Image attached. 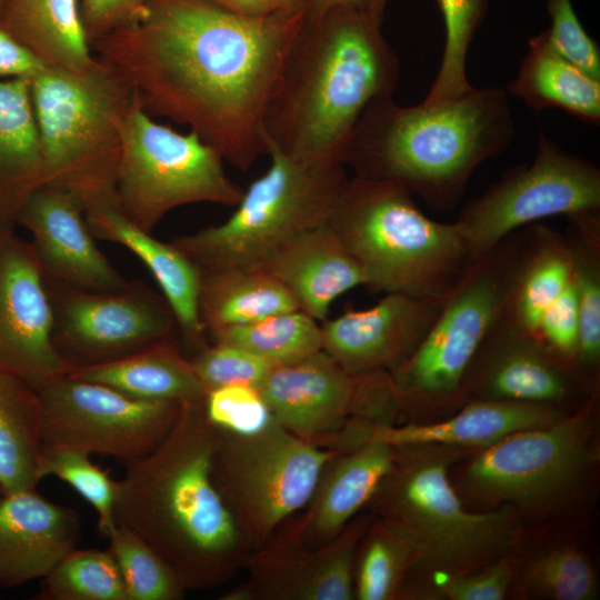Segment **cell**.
<instances>
[{
    "label": "cell",
    "instance_id": "cell-24",
    "mask_svg": "<svg viewBox=\"0 0 600 600\" xmlns=\"http://www.w3.org/2000/svg\"><path fill=\"white\" fill-rule=\"evenodd\" d=\"M566 411L554 407L470 399L452 417L430 423L370 426L363 441H380L394 448L443 446L482 449L518 431L550 424Z\"/></svg>",
    "mask_w": 600,
    "mask_h": 600
},
{
    "label": "cell",
    "instance_id": "cell-33",
    "mask_svg": "<svg viewBox=\"0 0 600 600\" xmlns=\"http://www.w3.org/2000/svg\"><path fill=\"white\" fill-rule=\"evenodd\" d=\"M199 316L206 333L299 309L269 273L250 268L200 272Z\"/></svg>",
    "mask_w": 600,
    "mask_h": 600
},
{
    "label": "cell",
    "instance_id": "cell-3",
    "mask_svg": "<svg viewBox=\"0 0 600 600\" xmlns=\"http://www.w3.org/2000/svg\"><path fill=\"white\" fill-rule=\"evenodd\" d=\"M399 79V58L368 12L306 17L269 99L264 139L302 162L341 163L363 110Z\"/></svg>",
    "mask_w": 600,
    "mask_h": 600
},
{
    "label": "cell",
    "instance_id": "cell-49",
    "mask_svg": "<svg viewBox=\"0 0 600 600\" xmlns=\"http://www.w3.org/2000/svg\"><path fill=\"white\" fill-rule=\"evenodd\" d=\"M223 8L247 17H270L304 9V0H211Z\"/></svg>",
    "mask_w": 600,
    "mask_h": 600
},
{
    "label": "cell",
    "instance_id": "cell-18",
    "mask_svg": "<svg viewBox=\"0 0 600 600\" xmlns=\"http://www.w3.org/2000/svg\"><path fill=\"white\" fill-rule=\"evenodd\" d=\"M52 308L31 244L0 232V370L36 387L74 370L52 341Z\"/></svg>",
    "mask_w": 600,
    "mask_h": 600
},
{
    "label": "cell",
    "instance_id": "cell-41",
    "mask_svg": "<svg viewBox=\"0 0 600 600\" xmlns=\"http://www.w3.org/2000/svg\"><path fill=\"white\" fill-rule=\"evenodd\" d=\"M54 476L70 484L98 514L100 532L108 537L117 526V482L109 472L91 462L89 454L64 447L43 449L41 477Z\"/></svg>",
    "mask_w": 600,
    "mask_h": 600
},
{
    "label": "cell",
    "instance_id": "cell-42",
    "mask_svg": "<svg viewBox=\"0 0 600 600\" xmlns=\"http://www.w3.org/2000/svg\"><path fill=\"white\" fill-rule=\"evenodd\" d=\"M188 358L207 392L238 383L258 387L273 367L244 349L224 343L208 342Z\"/></svg>",
    "mask_w": 600,
    "mask_h": 600
},
{
    "label": "cell",
    "instance_id": "cell-8",
    "mask_svg": "<svg viewBox=\"0 0 600 600\" xmlns=\"http://www.w3.org/2000/svg\"><path fill=\"white\" fill-rule=\"evenodd\" d=\"M266 140L270 164L222 223L173 238L200 272L256 269L299 236L328 222L348 179L341 163H307Z\"/></svg>",
    "mask_w": 600,
    "mask_h": 600
},
{
    "label": "cell",
    "instance_id": "cell-31",
    "mask_svg": "<svg viewBox=\"0 0 600 600\" xmlns=\"http://www.w3.org/2000/svg\"><path fill=\"white\" fill-rule=\"evenodd\" d=\"M506 91L534 111L559 108L588 123H600V80L562 57L547 30L529 39L518 76Z\"/></svg>",
    "mask_w": 600,
    "mask_h": 600
},
{
    "label": "cell",
    "instance_id": "cell-34",
    "mask_svg": "<svg viewBox=\"0 0 600 600\" xmlns=\"http://www.w3.org/2000/svg\"><path fill=\"white\" fill-rule=\"evenodd\" d=\"M569 222L567 237L573 258L579 318L576 369L596 388L600 367V213Z\"/></svg>",
    "mask_w": 600,
    "mask_h": 600
},
{
    "label": "cell",
    "instance_id": "cell-2",
    "mask_svg": "<svg viewBox=\"0 0 600 600\" xmlns=\"http://www.w3.org/2000/svg\"><path fill=\"white\" fill-rule=\"evenodd\" d=\"M216 427L203 403H183L150 453L127 464L117 482L114 520L148 543L187 590L230 581L250 549L211 478Z\"/></svg>",
    "mask_w": 600,
    "mask_h": 600
},
{
    "label": "cell",
    "instance_id": "cell-29",
    "mask_svg": "<svg viewBox=\"0 0 600 600\" xmlns=\"http://www.w3.org/2000/svg\"><path fill=\"white\" fill-rule=\"evenodd\" d=\"M173 337L113 361L77 368L69 374L142 400L203 403L207 391Z\"/></svg>",
    "mask_w": 600,
    "mask_h": 600
},
{
    "label": "cell",
    "instance_id": "cell-30",
    "mask_svg": "<svg viewBox=\"0 0 600 600\" xmlns=\"http://www.w3.org/2000/svg\"><path fill=\"white\" fill-rule=\"evenodd\" d=\"M0 27L47 67L84 72L97 61L81 23L79 0H4Z\"/></svg>",
    "mask_w": 600,
    "mask_h": 600
},
{
    "label": "cell",
    "instance_id": "cell-50",
    "mask_svg": "<svg viewBox=\"0 0 600 600\" xmlns=\"http://www.w3.org/2000/svg\"><path fill=\"white\" fill-rule=\"evenodd\" d=\"M373 0H304L307 18H317L334 9L369 12Z\"/></svg>",
    "mask_w": 600,
    "mask_h": 600
},
{
    "label": "cell",
    "instance_id": "cell-11",
    "mask_svg": "<svg viewBox=\"0 0 600 600\" xmlns=\"http://www.w3.org/2000/svg\"><path fill=\"white\" fill-rule=\"evenodd\" d=\"M596 392L573 413L514 432L478 449L462 472L476 500L519 512L547 513L569 503L596 464L592 414Z\"/></svg>",
    "mask_w": 600,
    "mask_h": 600
},
{
    "label": "cell",
    "instance_id": "cell-51",
    "mask_svg": "<svg viewBox=\"0 0 600 600\" xmlns=\"http://www.w3.org/2000/svg\"><path fill=\"white\" fill-rule=\"evenodd\" d=\"M388 0H373L369 9L368 14L374 23L378 26L382 24L384 10L387 7Z\"/></svg>",
    "mask_w": 600,
    "mask_h": 600
},
{
    "label": "cell",
    "instance_id": "cell-38",
    "mask_svg": "<svg viewBox=\"0 0 600 600\" xmlns=\"http://www.w3.org/2000/svg\"><path fill=\"white\" fill-rule=\"evenodd\" d=\"M108 550L121 573L127 600H181L187 589L173 569L148 543L116 526Z\"/></svg>",
    "mask_w": 600,
    "mask_h": 600
},
{
    "label": "cell",
    "instance_id": "cell-6",
    "mask_svg": "<svg viewBox=\"0 0 600 600\" xmlns=\"http://www.w3.org/2000/svg\"><path fill=\"white\" fill-rule=\"evenodd\" d=\"M460 451L443 446L396 448L393 466L367 506L372 516L412 539L418 558L410 576L418 570L432 577L470 571L511 557L520 539L519 517L511 507L482 512L464 507L449 474Z\"/></svg>",
    "mask_w": 600,
    "mask_h": 600
},
{
    "label": "cell",
    "instance_id": "cell-43",
    "mask_svg": "<svg viewBox=\"0 0 600 600\" xmlns=\"http://www.w3.org/2000/svg\"><path fill=\"white\" fill-rule=\"evenodd\" d=\"M204 411L216 428L239 434L257 433L273 420L259 388L242 383L208 391Z\"/></svg>",
    "mask_w": 600,
    "mask_h": 600
},
{
    "label": "cell",
    "instance_id": "cell-25",
    "mask_svg": "<svg viewBox=\"0 0 600 600\" xmlns=\"http://www.w3.org/2000/svg\"><path fill=\"white\" fill-rule=\"evenodd\" d=\"M84 219L94 239L122 244L148 267L173 312L181 343L184 342L193 352L207 344L198 307L199 269L171 242L154 239L116 208L88 210Z\"/></svg>",
    "mask_w": 600,
    "mask_h": 600
},
{
    "label": "cell",
    "instance_id": "cell-7",
    "mask_svg": "<svg viewBox=\"0 0 600 600\" xmlns=\"http://www.w3.org/2000/svg\"><path fill=\"white\" fill-rule=\"evenodd\" d=\"M84 72L46 67L30 79L44 186L71 194L84 212L117 209L121 124L136 99L98 57Z\"/></svg>",
    "mask_w": 600,
    "mask_h": 600
},
{
    "label": "cell",
    "instance_id": "cell-9",
    "mask_svg": "<svg viewBox=\"0 0 600 600\" xmlns=\"http://www.w3.org/2000/svg\"><path fill=\"white\" fill-rule=\"evenodd\" d=\"M521 230L466 270L417 350L388 372L399 410L436 411L466 401L470 368L503 314L522 246Z\"/></svg>",
    "mask_w": 600,
    "mask_h": 600
},
{
    "label": "cell",
    "instance_id": "cell-35",
    "mask_svg": "<svg viewBox=\"0 0 600 600\" xmlns=\"http://www.w3.org/2000/svg\"><path fill=\"white\" fill-rule=\"evenodd\" d=\"M417 558L412 539L401 528L371 514L354 553V599H400Z\"/></svg>",
    "mask_w": 600,
    "mask_h": 600
},
{
    "label": "cell",
    "instance_id": "cell-39",
    "mask_svg": "<svg viewBox=\"0 0 600 600\" xmlns=\"http://www.w3.org/2000/svg\"><path fill=\"white\" fill-rule=\"evenodd\" d=\"M436 1L443 18L444 47L427 102L456 98L472 88L467 79V54L488 7L487 0Z\"/></svg>",
    "mask_w": 600,
    "mask_h": 600
},
{
    "label": "cell",
    "instance_id": "cell-23",
    "mask_svg": "<svg viewBox=\"0 0 600 600\" xmlns=\"http://www.w3.org/2000/svg\"><path fill=\"white\" fill-rule=\"evenodd\" d=\"M394 458V447L370 440L334 454L306 507L290 519L301 540L319 547L336 538L367 508Z\"/></svg>",
    "mask_w": 600,
    "mask_h": 600
},
{
    "label": "cell",
    "instance_id": "cell-17",
    "mask_svg": "<svg viewBox=\"0 0 600 600\" xmlns=\"http://www.w3.org/2000/svg\"><path fill=\"white\" fill-rule=\"evenodd\" d=\"M370 513H359L329 542L306 544L290 519L260 548L243 569L247 579L222 600H353V564L358 541Z\"/></svg>",
    "mask_w": 600,
    "mask_h": 600
},
{
    "label": "cell",
    "instance_id": "cell-15",
    "mask_svg": "<svg viewBox=\"0 0 600 600\" xmlns=\"http://www.w3.org/2000/svg\"><path fill=\"white\" fill-rule=\"evenodd\" d=\"M42 406L43 447L103 454L123 466L144 457L168 436L182 404L142 400L70 374L34 387Z\"/></svg>",
    "mask_w": 600,
    "mask_h": 600
},
{
    "label": "cell",
    "instance_id": "cell-40",
    "mask_svg": "<svg viewBox=\"0 0 600 600\" xmlns=\"http://www.w3.org/2000/svg\"><path fill=\"white\" fill-rule=\"evenodd\" d=\"M520 587L526 596L551 600H593L598 582L590 560L572 546H557L523 568Z\"/></svg>",
    "mask_w": 600,
    "mask_h": 600
},
{
    "label": "cell",
    "instance_id": "cell-1",
    "mask_svg": "<svg viewBox=\"0 0 600 600\" xmlns=\"http://www.w3.org/2000/svg\"><path fill=\"white\" fill-rule=\"evenodd\" d=\"M306 10L247 17L211 0H147L90 44L150 116L188 126L233 167L267 154L264 112Z\"/></svg>",
    "mask_w": 600,
    "mask_h": 600
},
{
    "label": "cell",
    "instance_id": "cell-47",
    "mask_svg": "<svg viewBox=\"0 0 600 600\" xmlns=\"http://www.w3.org/2000/svg\"><path fill=\"white\" fill-rule=\"evenodd\" d=\"M147 0H79V14L89 46L136 21Z\"/></svg>",
    "mask_w": 600,
    "mask_h": 600
},
{
    "label": "cell",
    "instance_id": "cell-20",
    "mask_svg": "<svg viewBox=\"0 0 600 600\" xmlns=\"http://www.w3.org/2000/svg\"><path fill=\"white\" fill-rule=\"evenodd\" d=\"M448 294L389 292L368 309L326 319L320 326L322 351L351 374L390 372L417 350Z\"/></svg>",
    "mask_w": 600,
    "mask_h": 600
},
{
    "label": "cell",
    "instance_id": "cell-26",
    "mask_svg": "<svg viewBox=\"0 0 600 600\" xmlns=\"http://www.w3.org/2000/svg\"><path fill=\"white\" fill-rule=\"evenodd\" d=\"M274 277L294 298L300 310L324 321L332 302L366 279L328 222L280 249L256 268Z\"/></svg>",
    "mask_w": 600,
    "mask_h": 600
},
{
    "label": "cell",
    "instance_id": "cell-14",
    "mask_svg": "<svg viewBox=\"0 0 600 600\" xmlns=\"http://www.w3.org/2000/svg\"><path fill=\"white\" fill-rule=\"evenodd\" d=\"M258 388L279 424L334 451L361 423L399 410L388 372L351 374L322 350L273 366Z\"/></svg>",
    "mask_w": 600,
    "mask_h": 600
},
{
    "label": "cell",
    "instance_id": "cell-32",
    "mask_svg": "<svg viewBox=\"0 0 600 600\" xmlns=\"http://www.w3.org/2000/svg\"><path fill=\"white\" fill-rule=\"evenodd\" d=\"M42 406L24 379L0 370V492L36 489L43 458Z\"/></svg>",
    "mask_w": 600,
    "mask_h": 600
},
{
    "label": "cell",
    "instance_id": "cell-22",
    "mask_svg": "<svg viewBox=\"0 0 600 600\" xmlns=\"http://www.w3.org/2000/svg\"><path fill=\"white\" fill-rule=\"evenodd\" d=\"M81 523L76 510L51 502L36 489L0 499V588L43 579L78 547Z\"/></svg>",
    "mask_w": 600,
    "mask_h": 600
},
{
    "label": "cell",
    "instance_id": "cell-19",
    "mask_svg": "<svg viewBox=\"0 0 600 600\" xmlns=\"http://www.w3.org/2000/svg\"><path fill=\"white\" fill-rule=\"evenodd\" d=\"M594 392L577 370L503 316L481 344L466 381V401L484 399L562 410L581 404Z\"/></svg>",
    "mask_w": 600,
    "mask_h": 600
},
{
    "label": "cell",
    "instance_id": "cell-10",
    "mask_svg": "<svg viewBox=\"0 0 600 600\" xmlns=\"http://www.w3.org/2000/svg\"><path fill=\"white\" fill-rule=\"evenodd\" d=\"M338 452L312 444L274 419L252 434L216 428L211 478L250 552L306 507Z\"/></svg>",
    "mask_w": 600,
    "mask_h": 600
},
{
    "label": "cell",
    "instance_id": "cell-52",
    "mask_svg": "<svg viewBox=\"0 0 600 600\" xmlns=\"http://www.w3.org/2000/svg\"><path fill=\"white\" fill-rule=\"evenodd\" d=\"M3 1H4V0H0V11H1V8H2V4H3Z\"/></svg>",
    "mask_w": 600,
    "mask_h": 600
},
{
    "label": "cell",
    "instance_id": "cell-21",
    "mask_svg": "<svg viewBox=\"0 0 600 600\" xmlns=\"http://www.w3.org/2000/svg\"><path fill=\"white\" fill-rule=\"evenodd\" d=\"M17 224L32 234L46 278L91 291H114L129 282L97 248L84 210L71 194L42 186L22 207Z\"/></svg>",
    "mask_w": 600,
    "mask_h": 600
},
{
    "label": "cell",
    "instance_id": "cell-13",
    "mask_svg": "<svg viewBox=\"0 0 600 600\" xmlns=\"http://www.w3.org/2000/svg\"><path fill=\"white\" fill-rule=\"evenodd\" d=\"M592 213H600L599 168L567 153L540 129L533 160L508 170L469 201L454 222L473 263L539 220Z\"/></svg>",
    "mask_w": 600,
    "mask_h": 600
},
{
    "label": "cell",
    "instance_id": "cell-46",
    "mask_svg": "<svg viewBox=\"0 0 600 600\" xmlns=\"http://www.w3.org/2000/svg\"><path fill=\"white\" fill-rule=\"evenodd\" d=\"M578 334V299L572 277L567 288L542 316L537 339L557 359L577 370Z\"/></svg>",
    "mask_w": 600,
    "mask_h": 600
},
{
    "label": "cell",
    "instance_id": "cell-45",
    "mask_svg": "<svg viewBox=\"0 0 600 600\" xmlns=\"http://www.w3.org/2000/svg\"><path fill=\"white\" fill-rule=\"evenodd\" d=\"M432 578L433 589L444 599L501 600L516 578V566L507 557L470 571Z\"/></svg>",
    "mask_w": 600,
    "mask_h": 600
},
{
    "label": "cell",
    "instance_id": "cell-44",
    "mask_svg": "<svg viewBox=\"0 0 600 600\" xmlns=\"http://www.w3.org/2000/svg\"><path fill=\"white\" fill-rule=\"evenodd\" d=\"M552 47L590 77L600 80V49L582 27L571 0H547Z\"/></svg>",
    "mask_w": 600,
    "mask_h": 600
},
{
    "label": "cell",
    "instance_id": "cell-4",
    "mask_svg": "<svg viewBox=\"0 0 600 600\" xmlns=\"http://www.w3.org/2000/svg\"><path fill=\"white\" fill-rule=\"evenodd\" d=\"M508 96L502 88L472 87L411 107L378 98L354 124L341 163L354 176L398 183L434 210H451L474 170L514 138Z\"/></svg>",
    "mask_w": 600,
    "mask_h": 600
},
{
    "label": "cell",
    "instance_id": "cell-27",
    "mask_svg": "<svg viewBox=\"0 0 600 600\" xmlns=\"http://www.w3.org/2000/svg\"><path fill=\"white\" fill-rule=\"evenodd\" d=\"M44 186L30 80H0V232L14 231L18 216Z\"/></svg>",
    "mask_w": 600,
    "mask_h": 600
},
{
    "label": "cell",
    "instance_id": "cell-5",
    "mask_svg": "<svg viewBox=\"0 0 600 600\" xmlns=\"http://www.w3.org/2000/svg\"><path fill=\"white\" fill-rule=\"evenodd\" d=\"M328 226L373 291L444 297L472 264L458 224L427 217L391 181L348 177Z\"/></svg>",
    "mask_w": 600,
    "mask_h": 600
},
{
    "label": "cell",
    "instance_id": "cell-28",
    "mask_svg": "<svg viewBox=\"0 0 600 600\" xmlns=\"http://www.w3.org/2000/svg\"><path fill=\"white\" fill-rule=\"evenodd\" d=\"M522 246L504 304L503 318L537 338L542 316L573 277L567 234L544 224L522 228Z\"/></svg>",
    "mask_w": 600,
    "mask_h": 600
},
{
    "label": "cell",
    "instance_id": "cell-37",
    "mask_svg": "<svg viewBox=\"0 0 600 600\" xmlns=\"http://www.w3.org/2000/svg\"><path fill=\"white\" fill-rule=\"evenodd\" d=\"M37 599L127 600V593L108 549L74 548L42 579Z\"/></svg>",
    "mask_w": 600,
    "mask_h": 600
},
{
    "label": "cell",
    "instance_id": "cell-36",
    "mask_svg": "<svg viewBox=\"0 0 600 600\" xmlns=\"http://www.w3.org/2000/svg\"><path fill=\"white\" fill-rule=\"evenodd\" d=\"M207 336L212 343L239 347L273 366L291 363L322 350L320 326L300 309L210 331Z\"/></svg>",
    "mask_w": 600,
    "mask_h": 600
},
{
    "label": "cell",
    "instance_id": "cell-48",
    "mask_svg": "<svg viewBox=\"0 0 600 600\" xmlns=\"http://www.w3.org/2000/svg\"><path fill=\"white\" fill-rule=\"evenodd\" d=\"M47 66L0 27V77L31 79Z\"/></svg>",
    "mask_w": 600,
    "mask_h": 600
},
{
    "label": "cell",
    "instance_id": "cell-12",
    "mask_svg": "<svg viewBox=\"0 0 600 600\" xmlns=\"http://www.w3.org/2000/svg\"><path fill=\"white\" fill-rule=\"evenodd\" d=\"M222 154L193 132L151 119L137 101L121 124L117 210L151 233L170 210L198 202L236 207L243 190L226 173Z\"/></svg>",
    "mask_w": 600,
    "mask_h": 600
},
{
    "label": "cell",
    "instance_id": "cell-16",
    "mask_svg": "<svg viewBox=\"0 0 600 600\" xmlns=\"http://www.w3.org/2000/svg\"><path fill=\"white\" fill-rule=\"evenodd\" d=\"M46 287L53 344L74 369L121 359L180 337L164 297L142 281H129L114 291H91L46 278Z\"/></svg>",
    "mask_w": 600,
    "mask_h": 600
}]
</instances>
